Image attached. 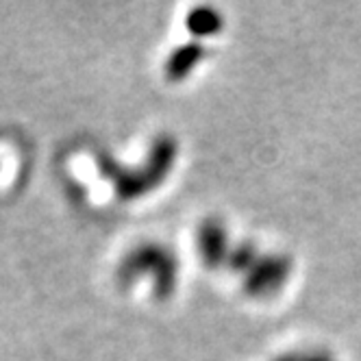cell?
Here are the masks:
<instances>
[{
    "mask_svg": "<svg viewBox=\"0 0 361 361\" xmlns=\"http://www.w3.org/2000/svg\"><path fill=\"white\" fill-rule=\"evenodd\" d=\"M259 259V255H257V248L250 244V242H244L240 246H235L233 250L228 252V266L233 268L235 272H248L252 268V264Z\"/></svg>",
    "mask_w": 361,
    "mask_h": 361,
    "instance_id": "7",
    "label": "cell"
},
{
    "mask_svg": "<svg viewBox=\"0 0 361 361\" xmlns=\"http://www.w3.org/2000/svg\"><path fill=\"white\" fill-rule=\"evenodd\" d=\"M188 29L198 37L214 35L222 29V18L212 7H198L188 16Z\"/></svg>",
    "mask_w": 361,
    "mask_h": 361,
    "instance_id": "6",
    "label": "cell"
},
{
    "mask_svg": "<svg viewBox=\"0 0 361 361\" xmlns=\"http://www.w3.org/2000/svg\"><path fill=\"white\" fill-rule=\"evenodd\" d=\"M204 57V48L200 42H190L183 44L180 48H176L170 55L168 63H166V76L170 81H180L200 63V59Z\"/></svg>",
    "mask_w": 361,
    "mask_h": 361,
    "instance_id": "5",
    "label": "cell"
},
{
    "mask_svg": "<svg viewBox=\"0 0 361 361\" xmlns=\"http://www.w3.org/2000/svg\"><path fill=\"white\" fill-rule=\"evenodd\" d=\"M146 272L152 274L157 298H170L178 274V262L174 259V255L159 244H142L128 252V257L120 264L118 279L122 286H131L137 276Z\"/></svg>",
    "mask_w": 361,
    "mask_h": 361,
    "instance_id": "2",
    "label": "cell"
},
{
    "mask_svg": "<svg viewBox=\"0 0 361 361\" xmlns=\"http://www.w3.org/2000/svg\"><path fill=\"white\" fill-rule=\"evenodd\" d=\"M198 250L207 268H218L228 262V235L220 220H204L198 228Z\"/></svg>",
    "mask_w": 361,
    "mask_h": 361,
    "instance_id": "4",
    "label": "cell"
},
{
    "mask_svg": "<svg viewBox=\"0 0 361 361\" xmlns=\"http://www.w3.org/2000/svg\"><path fill=\"white\" fill-rule=\"evenodd\" d=\"M288 274H290L288 257H279V255L259 257V259L252 264V268L246 272L244 290L257 298L270 296L286 283Z\"/></svg>",
    "mask_w": 361,
    "mask_h": 361,
    "instance_id": "3",
    "label": "cell"
},
{
    "mask_svg": "<svg viewBox=\"0 0 361 361\" xmlns=\"http://www.w3.org/2000/svg\"><path fill=\"white\" fill-rule=\"evenodd\" d=\"M176 150H178L176 142L170 135H161L152 142V148L148 152L144 168L126 170L111 157V154H98V168L102 176L109 178L114 183L118 198L133 200L137 196L148 194L152 188H157L161 183L174 164Z\"/></svg>",
    "mask_w": 361,
    "mask_h": 361,
    "instance_id": "1",
    "label": "cell"
}]
</instances>
